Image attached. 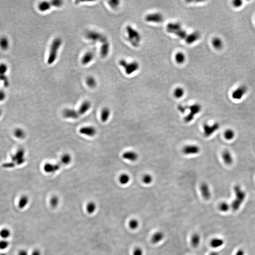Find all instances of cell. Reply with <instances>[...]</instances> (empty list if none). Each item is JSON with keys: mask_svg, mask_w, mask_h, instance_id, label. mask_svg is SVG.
Instances as JSON below:
<instances>
[{"mask_svg": "<svg viewBox=\"0 0 255 255\" xmlns=\"http://www.w3.org/2000/svg\"><path fill=\"white\" fill-rule=\"evenodd\" d=\"M235 198L231 202V209L233 211H237L239 210L242 206V204L246 199V192L243 190L241 186L236 185L233 188Z\"/></svg>", "mask_w": 255, "mask_h": 255, "instance_id": "6da1fadb", "label": "cell"}, {"mask_svg": "<svg viewBox=\"0 0 255 255\" xmlns=\"http://www.w3.org/2000/svg\"><path fill=\"white\" fill-rule=\"evenodd\" d=\"M62 44V40L61 38L57 37L53 40L50 49L49 51V55L47 59V63L49 65L52 64L55 62L58 55L59 49Z\"/></svg>", "mask_w": 255, "mask_h": 255, "instance_id": "7a4b0ae2", "label": "cell"}, {"mask_svg": "<svg viewBox=\"0 0 255 255\" xmlns=\"http://www.w3.org/2000/svg\"><path fill=\"white\" fill-rule=\"evenodd\" d=\"M126 32L128 34V39L131 45L135 47H138L141 40L140 33L131 26L126 27Z\"/></svg>", "mask_w": 255, "mask_h": 255, "instance_id": "3957f363", "label": "cell"}, {"mask_svg": "<svg viewBox=\"0 0 255 255\" xmlns=\"http://www.w3.org/2000/svg\"><path fill=\"white\" fill-rule=\"evenodd\" d=\"M120 65L124 69L125 73L127 75H131L139 70V64L137 62H129L125 60H121L119 62Z\"/></svg>", "mask_w": 255, "mask_h": 255, "instance_id": "277c9868", "label": "cell"}, {"mask_svg": "<svg viewBox=\"0 0 255 255\" xmlns=\"http://www.w3.org/2000/svg\"><path fill=\"white\" fill-rule=\"evenodd\" d=\"M188 109L190 112L184 118V121L186 123H189L194 120L195 116L201 111L202 106L199 103H195L188 107Z\"/></svg>", "mask_w": 255, "mask_h": 255, "instance_id": "5b68a950", "label": "cell"}, {"mask_svg": "<svg viewBox=\"0 0 255 255\" xmlns=\"http://www.w3.org/2000/svg\"><path fill=\"white\" fill-rule=\"evenodd\" d=\"M220 127V125L218 122H214L212 124L206 123L203 126L204 135L206 137H210L219 130Z\"/></svg>", "mask_w": 255, "mask_h": 255, "instance_id": "8992f818", "label": "cell"}, {"mask_svg": "<svg viewBox=\"0 0 255 255\" xmlns=\"http://www.w3.org/2000/svg\"><path fill=\"white\" fill-rule=\"evenodd\" d=\"M86 35L87 39L94 42L100 41L103 43L107 41V39L105 36L94 31H88L86 33Z\"/></svg>", "mask_w": 255, "mask_h": 255, "instance_id": "52a82bcc", "label": "cell"}, {"mask_svg": "<svg viewBox=\"0 0 255 255\" xmlns=\"http://www.w3.org/2000/svg\"><path fill=\"white\" fill-rule=\"evenodd\" d=\"M247 91L248 88L247 87L244 85H242L234 90L232 93V97L233 99L239 100L242 99Z\"/></svg>", "mask_w": 255, "mask_h": 255, "instance_id": "ba28073f", "label": "cell"}, {"mask_svg": "<svg viewBox=\"0 0 255 255\" xmlns=\"http://www.w3.org/2000/svg\"><path fill=\"white\" fill-rule=\"evenodd\" d=\"M200 148L197 145H186L183 149V153L186 155H195L200 153Z\"/></svg>", "mask_w": 255, "mask_h": 255, "instance_id": "9c48e42d", "label": "cell"}, {"mask_svg": "<svg viewBox=\"0 0 255 255\" xmlns=\"http://www.w3.org/2000/svg\"><path fill=\"white\" fill-rule=\"evenodd\" d=\"M182 29V26L180 23H169L166 26L167 31L169 33L173 34L176 36Z\"/></svg>", "mask_w": 255, "mask_h": 255, "instance_id": "30bf717a", "label": "cell"}, {"mask_svg": "<svg viewBox=\"0 0 255 255\" xmlns=\"http://www.w3.org/2000/svg\"><path fill=\"white\" fill-rule=\"evenodd\" d=\"M145 21L148 22H153L158 23L162 22L164 20L163 15L159 13H151L147 15L145 17Z\"/></svg>", "mask_w": 255, "mask_h": 255, "instance_id": "8fae6325", "label": "cell"}, {"mask_svg": "<svg viewBox=\"0 0 255 255\" xmlns=\"http://www.w3.org/2000/svg\"><path fill=\"white\" fill-rule=\"evenodd\" d=\"M201 194L203 197L206 200H209L211 197V192L210 190L209 185L208 183H203L201 184L200 187Z\"/></svg>", "mask_w": 255, "mask_h": 255, "instance_id": "7c38bea8", "label": "cell"}, {"mask_svg": "<svg viewBox=\"0 0 255 255\" xmlns=\"http://www.w3.org/2000/svg\"><path fill=\"white\" fill-rule=\"evenodd\" d=\"M223 160V162L225 164L227 165H231L233 163L234 159L231 152L228 150H225L223 151L222 154Z\"/></svg>", "mask_w": 255, "mask_h": 255, "instance_id": "4fadbf2b", "label": "cell"}, {"mask_svg": "<svg viewBox=\"0 0 255 255\" xmlns=\"http://www.w3.org/2000/svg\"><path fill=\"white\" fill-rule=\"evenodd\" d=\"M79 133L87 136L93 137L97 133V130L94 127L87 126L80 129Z\"/></svg>", "mask_w": 255, "mask_h": 255, "instance_id": "5bb4252c", "label": "cell"}, {"mask_svg": "<svg viewBox=\"0 0 255 255\" xmlns=\"http://www.w3.org/2000/svg\"><path fill=\"white\" fill-rule=\"evenodd\" d=\"M63 115L66 118L77 119L79 117V114L78 112L72 109H66L63 112Z\"/></svg>", "mask_w": 255, "mask_h": 255, "instance_id": "9a60e30c", "label": "cell"}, {"mask_svg": "<svg viewBox=\"0 0 255 255\" xmlns=\"http://www.w3.org/2000/svg\"><path fill=\"white\" fill-rule=\"evenodd\" d=\"M200 33L198 31H195L192 32L190 34H187L185 39V41L187 44L190 45L196 42V41L200 39Z\"/></svg>", "mask_w": 255, "mask_h": 255, "instance_id": "2e32d148", "label": "cell"}, {"mask_svg": "<svg viewBox=\"0 0 255 255\" xmlns=\"http://www.w3.org/2000/svg\"><path fill=\"white\" fill-rule=\"evenodd\" d=\"M61 168V165L60 164H50L47 163L44 165V169L47 173H53L59 170Z\"/></svg>", "mask_w": 255, "mask_h": 255, "instance_id": "e0dca14e", "label": "cell"}, {"mask_svg": "<svg viewBox=\"0 0 255 255\" xmlns=\"http://www.w3.org/2000/svg\"><path fill=\"white\" fill-rule=\"evenodd\" d=\"M122 157L126 160L131 162H135L139 158V155L136 152L129 151L124 152L122 154Z\"/></svg>", "mask_w": 255, "mask_h": 255, "instance_id": "ac0fdd59", "label": "cell"}, {"mask_svg": "<svg viewBox=\"0 0 255 255\" xmlns=\"http://www.w3.org/2000/svg\"><path fill=\"white\" fill-rule=\"evenodd\" d=\"M225 241L222 238H214L210 241V246L214 249H218L223 246Z\"/></svg>", "mask_w": 255, "mask_h": 255, "instance_id": "d6986e66", "label": "cell"}, {"mask_svg": "<svg viewBox=\"0 0 255 255\" xmlns=\"http://www.w3.org/2000/svg\"><path fill=\"white\" fill-rule=\"evenodd\" d=\"M10 46V41L9 39L6 36H3L0 37V48L3 50H7Z\"/></svg>", "mask_w": 255, "mask_h": 255, "instance_id": "ffe728a7", "label": "cell"}, {"mask_svg": "<svg viewBox=\"0 0 255 255\" xmlns=\"http://www.w3.org/2000/svg\"><path fill=\"white\" fill-rule=\"evenodd\" d=\"M91 106V105L90 102L88 101H86L85 102H84L82 103V105H81L78 110V112L79 115H83L86 114V112L89 110Z\"/></svg>", "mask_w": 255, "mask_h": 255, "instance_id": "44dd1931", "label": "cell"}, {"mask_svg": "<svg viewBox=\"0 0 255 255\" xmlns=\"http://www.w3.org/2000/svg\"><path fill=\"white\" fill-rule=\"evenodd\" d=\"M164 235L162 231H157L152 236L151 241L154 244H157L161 242L164 239Z\"/></svg>", "mask_w": 255, "mask_h": 255, "instance_id": "7402d4cb", "label": "cell"}, {"mask_svg": "<svg viewBox=\"0 0 255 255\" xmlns=\"http://www.w3.org/2000/svg\"><path fill=\"white\" fill-rule=\"evenodd\" d=\"M110 51V45L107 41L103 43L100 49L101 55L102 57L105 58L108 54Z\"/></svg>", "mask_w": 255, "mask_h": 255, "instance_id": "603a6c76", "label": "cell"}, {"mask_svg": "<svg viewBox=\"0 0 255 255\" xmlns=\"http://www.w3.org/2000/svg\"><path fill=\"white\" fill-rule=\"evenodd\" d=\"M94 54L91 52H88L86 53L82 57V64L84 65H87L90 63L94 59Z\"/></svg>", "mask_w": 255, "mask_h": 255, "instance_id": "cb8c5ba5", "label": "cell"}, {"mask_svg": "<svg viewBox=\"0 0 255 255\" xmlns=\"http://www.w3.org/2000/svg\"><path fill=\"white\" fill-rule=\"evenodd\" d=\"M29 198L26 195H23L20 198L19 200L18 206L20 209H24L26 207L29 203Z\"/></svg>", "mask_w": 255, "mask_h": 255, "instance_id": "d4e9b609", "label": "cell"}, {"mask_svg": "<svg viewBox=\"0 0 255 255\" xmlns=\"http://www.w3.org/2000/svg\"><path fill=\"white\" fill-rule=\"evenodd\" d=\"M235 132L234 130L231 129H228L225 130L223 133V136L226 140L231 141L234 139L235 137Z\"/></svg>", "mask_w": 255, "mask_h": 255, "instance_id": "484cf974", "label": "cell"}, {"mask_svg": "<svg viewBox=\"0 0 255 255\" xmlns=\"http://www.w3.org/2000/svg\"><path fill=\"white\" fill-rule=\"evenodd\" d=\"M25 154V151L22 149L19 150L17 153H16L14 159L15 160H17L18 164H19L24 163L25 161V159L24 158V156Z\"/></svg>", "mask_w": 255, "mask_h": 255, "instance_id": "4316f807", "label": "cell"}, {"mask_svg": "<svg viewBox=\"0 0 255 255\" xmlns=\"http://www.w3.org/2000/svg\"><path fill=\"white\" fill-rule=\"evenodd\" d=\"M51 6H53L51 1H44L41 2L38 6L39 10L42 12H45L48 11L50 9Z\"/></svg>", "mask_w": 255, "mask_h": 255, "instance_id": "83f0119b", "label": "cell"}, {"mask_svg": "<svg viewBox=\"0 0 255 255\" xmlns=\"http://www.w3.org/2000/svg\"><path fill=\"white\" fill-rule=\"evenodd\" d=\"M110 114H111V111L110 109L107 107L104 108L101 112V119L102 122H107L110 117Z\"/></svg>", "mask_w": 255, "mask_h": 255, "instance_id": "f1b7e54d", "label": "cell"}, {"mask_svg": "<svg viewBox=\"0 0 255 255\" xmlns=\"http://www.w3.org/2000/svg\"><path fill=\"white\" fill-rule=\"evenodd\" d=\"M212 44L213 47L216 49H222L223 46V42L222 40L218 37H215L212 39Z\"/></svg>", "mask_w": 255, "mask_h": 255, "instance_id": "f546056e", "label": "cell"}, {"mask_svg": "<svg viewBox=\"0 0 255 255\" xmlns=\"http://www.w3.org/2000/svg\"><path fill=\"white\" fill-rule=\"evenodd\" d=\"M201 242V237L200 234L195 233L193 234L191 239V243L193 247L197 248L200 245Z\"/></svg>", "mask_w": 255, "mask_h": 255, "instance_id": "4dcf8cb0", "label": "cell"}, {"mask_svg": "<svg viewBox=\"0 0 255 255\" xmlns=\"http://www.w3.org/2000/svg\"><path fill=\"white\" fill-rule=\"evenodd\" d=\"M14 135L16 138L20 139H22L25 137L26 132L24 130H23L22 129L18 128L15 130L14 131Z\"/></svg>", "mask_w": 255, "mask_h": 255, "instance_id": "1f68e13d", "label": "cell"}, {"mask_svg": "<svg viewBox=\"0 0 255 255\" xmlns=\"http://www.w3.org/2000/svg\"><path fill=\"white\" fill-rule=\"evenodd\" d=\"M175 60L178 64H183L186 60V56L183 52H178L175 55Z\"/></svg>", "mask_w": 255, "mask_h": 255, "instance_id": "d6a6232c", "label": "cell"}, {"mask_svg": "<svg viewBox=\"0 0 255 255\" xmlns=\"http://www.w3.org/2000/svg\"><path fill=\"white\" fill-rule=\"evenodd\" d=\"M97 208V205L94 202H89L86 206V210L89 214H92L95 213Z\"/></svg>", "mask_w": 255, "mask_h": 255, "instance_id": "836d02e7", "label": "cell"}, {"mask_svg": "<svg viewBox=\"0 0 255 255\" xmlns=\"http://www.w3.org/2000/svg\"><path fill=\"white\" fill-rule=\"evenodd\" d=\"M218 208L220 211L223 213H226L231 209V205L226 202H222L220 204Z\"/></svg>", "mask_w": 255, "mask_h": 255, "instance_id": "e575fe53", "label": "cell"}, {"mask_svg": "<svg viewBox=\"0 0 255 255\" xmlns=\"http://www.w3.org/2000/svg\"><path fill=\"white\" fill-rule=\"evenodd\" d=\"M130 177L126 173H123L119 177V182L122 185H126L130 182Z\"/></svg>", "mask_w": 255, "mask_h": 255, "instance_id": "d590c367", "label": "cell"}, {"mask_svg": "<svg viewBox=\"0 0 255 255\" xmlns=\"http://www.w3.org/2000/svg\"><path fill=\"white\" fill-rule=\"evenodd\" d=\"M184 93H185V91H184V89L181 87H177L176 89H175L174 91H173V95L175 98H177V99H180L182 97H183Z\"/></svg>", "mask_w": 255, "mask_h": 255, "instance_id": "8d00e7d4", "label": "cell"}, {"mask_svg": "<svg viewBox=\"0 0 255 255\" xmlns=\"http://www.w3.org/2000/svg\"><path fill=\"white\" fill-rule=\"evenodd\" d=\"M72 156L69 154H64L62 155L61 158V163L65 165L70 164L72 161Z\"/></svg>", "mask_w": 255, "mask_h": 255, "instance_id": "74e56055", "label": "cell"}, {"mask_svg": "<svg viewBox=\"0 0 255 255\" xmlns=\"http://www.w3.org/2000/svg\"><path fill=\"white\" fill-rule=\"evenodd\" d=\"M11 235V231L8 228H3L0 231V236L3 239H7L10 237Z\"/></svg>", "mask_w": 255, "mask_h": 255, "instance_id": "f35d334b", "label": "cell"}, {"mask_svg": "<svg viewBox=\"0 0 255 255\" xmlns=\"http://www.w3.org/2000/svg\"><path fill=\"white\" fill-rule=\"evenodd\" d=\"M86 83L89 87L93 88L97 85V81L95 78L92 77H88L86 80Z\"/></svg>", "mask_w": 255, "mask_h": 255, "instance_id": "ab89813d", "label": "cell"}, {"mask_svg": "<svg viewBox=\"0 0 255 255\" xmlns=\"http://www.w3.org/2000/svg\"><path fill=\"white\" fill-rule=\"evenodd\" d=\"M50 204L52 208H57L59 204V199L57 196H53L51 198L50 200Z\"/></svg>", "mask_w": 255, "mask_h": 255, "instance_id": "60d3db41", "label": "cell"}, {"mask_svg": "<svg viewBox=\"0 0 255 255\" xmlns=\"http://www.w3.org/2000/svg\"><path fill=\"white\" fill-rule=\"evenodd\" d=\"M129 227L131 230H136L139 227V221L136 219H133L131 220V221L129 222Z\"/></svg>", "mask_w": 255, "mask_h": 255, "instance_id": "b9f144b4", "label": "cell"}, {"mask_svg": "<svg viewBox=\"0 0 255 255\" xmlns=\"http://www.w3.org/2000/svg\"><path fill=\"white\" fill-rule=\"evenodd\" d=\"M153 177L149 174L144 175L143 178H142L143 183L147 185H148V184L151 183L153 181Z\"/></svg>", "mask_w": 255, "mask_h": 255, "instance_id": "7bdbcfd3", "label": "cell"}, {"mask_svg": "<svg viewBox=\"0 0 255 255\" xmlns=\"http://www.w3.org/2000/svg\"><path fill=\"white\" fill-rule=\"evenodd\" d=\"M8 66L5 63L0 64V75H4L8 72Z\"/></svg>", "mask_w": 255, "mask_h": 255, "instance_id": "ee69618b", "label": "cell"}, {"mask_svg": "<svg viewBox=\"0 0 255 255\" xmlns=\"http://www.w3.org/2000/svg\"><path fill=\"white\" fill-rule=\"evenodd\" d=\"M9 246V242L6 239H3L0 241V249L4 250L8 248Z\"/></svg>", "mask_w": 255, "mask_h": 255, "instance_id": "f6af8a7d", "label": "cell"}, {"mask_svg": "<svg viewBox=\"0 0 255 255\" xmlns=\"http://www.w3.org/2000/svg\"><path fill=\"white\" fill-rule=\"evenodd\" d=\"M52 5L53 6L56 7H60L62 6L63 1L60 0H53L51 1Z\"/></svg>", "mask_w": 255, "mask_h": 255, "instance_id": "bcb514c9", "label": "cell"}, {"mask_svg": "<svg viewBox=\"0 0 255 255\" xmlns=\"http://www.w3.org/2000/svg\"><path fill=\"white\" fill-rule=\"evenodd\" d=\"M133 255H143V250L140 248H137L134 250L133 252Z\"/></svg>", "mask_w": 255, "mask_h": 255, "instance_id": "7dc6e473", "label": "cell"}, {"mask_svg": "<svg viewBox=\"0 0 255 255\" xmlns=\"http://www.w3.org/2000/svg\"><path fill=\"white\" fill-rule=\"evenodd\" d=\"M120 3L119 1H109V4L112 8H116L118 6Z\"/></svg>", "mask_w": 255, "mask_h": 255, "instance_id": "c3c4849f", "label": "cell"}, {"mask_svg": "<svg viewBox=\"0 0 255 255\" xmlns=\"http://www.w3.org/2000/svg\"><path fill=\"white\" fill-rule=\"evenodd\" d=\"M6 98V94L4 90L0 89V102H3Z\"/></svg>", "mask_w": 255, "mask_h": 255, "instance_id": "681fc988", "label": "cell"}, {"mask_svg": "<svg viewBox=\"0 0 255 255\" xmlns=\"http://www.w3.org/2000/svg\"><path fill=\"white\" fill-rule=\"evenodd\" d=\"M188 106H182V105H180V106H179L178 107V109L179 111L180 112L183 113V114H184V113L186 112V110L188 109Z\"/></svg>", "mask_w": 255, "mask_h": 255, "instance_id": "f907efd6", "label": "cell"}, {"mask_svg": "<svg viewBox=\"0 0 255 255\" xmlns=\"http://www.w3.org/2000/svg\"><path fill=\"white\" fill-rule=\"evenodd\" d=\"M233 5L235 7H237V8L239 7H241L242 5V1H239V0L234 1H233Z\"/></svg>", "mask_w": 255, "mask_h": 255, "instance_id": "816d5d0a", "label": "cell"}, {"mask_svg": "<svg viewBox=\"0 0 255 255\" xmlns=\"http://www.w3.org/2000/svg\"><path fill=\"white\" fill-rule=\"evenodd\" d=\"M235 255H245V251L242 249H239L236 252Z\"/></svg>", "mask_w": 255, "mask_h": 255, "instance_id": "f5cc1de1", "label": "cell"}, {"mask_svg": "<svg viewBox=\"0 0 255 255\" xmlns=\"http://www.w3.org/2000/svg\"><path fill=\"white\" fill-rule=\"evenodd\" d=\"M18 255H28V253L26 250H22L19 251Z\"/></svg>", "mask_w": 255, "mask_h": 255, "instance_id": "db71d44e", "label": "cell"}, {"mask_svg": "<svg viewBox=\"0 0 255 255\" xmlns=\"http://www.w3.org/2000/svg\"><path fill=\"white\" fill-rule=\"evenodd\" d=\"M41 252L39 250H35L32 252L31 255H41Z\"/></svg>", "mask_w": 255, "mask_h": 255, "instance_id": "11a10c76", "label": "cell"}, {"mask_svg": "<svg viewBox=\"0 0 255 255\" xmlns=\"http://www.w3.org/2000/svg\"><path fill=\"white\" fill-rule=\"evenodd\" d=\"M209 255H219V253L216 251H213L212 252L210 253Z\"/></svg>", "mask_w": 255, "mask_h": 255, "instance_id": "9f6ffc18", "label": "cell"}, {"mask_svg": "<svg viewBox=\"0 0 255 255\" xmlns=\"http://www.w3.org/2000/svg\"><path fill=\"white\" fill-rule=\"evenodd\" d=\"M2 114H3V112H2L1 109L0 108V117L1 116Z\"/></svg>", "mask_w": 255, "mask_h": 255, "instance_id": "6f0895ef", "label": "cell"}, {"mask_svg": "<svg viewBox=\"0 0 255 255\" xmlns=\"http://www.w3.org/2000/svg\"><path fill=\"white\" fill-rule=\"evenodd\" d=\"M0 255H6L5 254H3H3H0Z\"/></svg>", "mask_w": 255, "mask_h": 255, "instance_id": "680465c9", "label": "cell"}]
</instances>
